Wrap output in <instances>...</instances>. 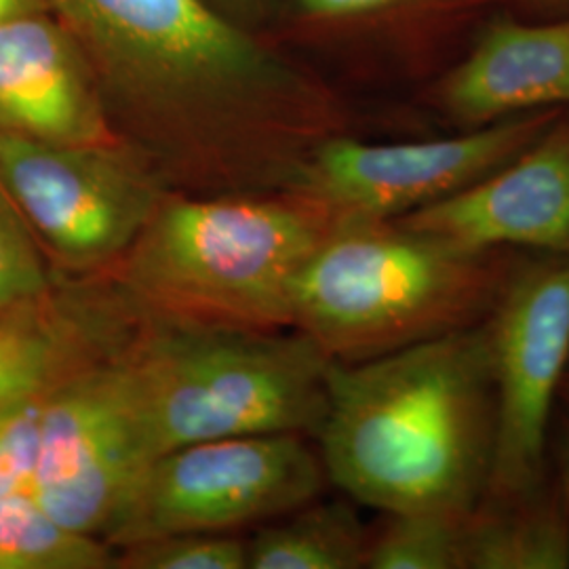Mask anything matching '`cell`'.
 <instances>
[{"label":"cell","mask_w":569,"mask_h":569,"mask_svg":"<svg viewBox=\"0 0 569 569\" xmlns=\"http://www.w3.org/2000/svg\"><path fill=\"white\" fill-rule=\"evenodd\" d=\"M496 420L483 321L359 363L331 361L315 439L327 479L363 507L470 512L488 489Z\"/></svg>","instance_id":"cell-1"},{"label":"cell","mask_w":569,"mask_h":569,"mask_svg":"<svg viewBox=\"0 0 569 569\" xmlns=\"http://www.w3.org/2000/svg\"><path fill=\"white\" fill-rule=\"evenodd\" d=\"M338 220L326 204L287 190L274 197L164 194L112 270L122 293L157 321L291 329L298 277Z\"/></svg>","instance_id":"cell-2"},{"label":"cell","mask_w":569,"mask_h":569,"mask_svg":"<svg viewBox=\"0 0 569 569\" xmlns=\"http://www.w3.org/2000/svg\"><path fill=\"white\" fill-rule=\"evenodd\" d=\"M526 251L340 218L293 289L291 329L359 363L483 323Z\"/></svg>","instance_id":"cell-3"},{"label":"cell","mask_w":569,"mask_h":569,"mask_svg":"<svg viewBox=\"0 0 569 569\" xmlns=\"http://www.w3.org/2000/svg\"><path fill=\"white\" fill-rule=\"evenodd\" d=\"M152 460L228 437H317L331 359L298 329L251 331L150 319L129 342Z\"/></svg>","instance_id":"cell-4"},{"label":"cell","mask_w":569,"mask_h":569,"mask_svg":"<svg viewBox=\"0 0 569 569\" xmlns=\"http://www.w3.org/2000/svg\"><path fill=\"white\" fill-rule=\"evenodd\" d=\"M56 2L124 108L176 138L241 127L249 117H262L264 106L284 114L264 98L326 124L323 114L281 102L283 96L298 100V93L281 84L260 49L207 0Z\"/></svg>","instance_id":"cell-5"},{"label":"cell","mask_w":569,"mask_h":569,"mask_svg":"<svg viewBox=\"0 0 569 569\" xmlns=\"http://www.w3.org/2000/svg\"><path fill=\"white\" fill-rule=\"evenodd\" d=\"M327 481L319 448L298 432L190 443L143 468L103 542L266 523L317 500Z\"/></svg>","instance_id":"cell-6"},{"label":"cell","mask_w":569,"mask_h":569,"mask_svg":"<svg viewBox=\"0 0 569 569\" xmlns=\"http://www.w3.org/2000/svg\"><path fill=\"white\" fill-rule=\"evenodd\" d=\"M131 336L47 392L30 489L61 526L102 540L152 462L129 361Z\"/></svg>","instance_id":"cell-7"},{"label":"cell","mask_w":569,"mask_h":569,"mask_svg":"<svg viewBox=\"0 0 569 569\" xmlns=\"http://www.w3.org/2000/svg\"><path fill=\"white\" fill-rule=\"evenodd\" d=\"M563 112L538 110L418 142L326 136L287 164L283 188L326 204L338 218L399 220L509 163Z\"/></svg>","instance_id":"cell-8"},{"label":"cell","mask_w":569,"mask_h":569,"mask_svg":"<svg viewBox=\"0 0 569 569\" xmlns=\"http://www.w3.org/2000/svg\"><path fill=\"white\" fill-rule=\"evenodd\" d=\"M486 327L498 420L483 496H517L550 472L555 401L569 371V258L526 251Z\"/></svg>","instance_id":"cell-9"},{"label":"cell","mask_w":569,"mask_h":569,"mask_svg":"<svg viewBox=\"0 0 569 569\" xmlns=\"http://www.w3.org/2000/svg\"><path fill=\"white\" fill-rule=\"evenodd\" d=\"M0 183L66 264L114 268L164 192L117 143H51L0 133Z\"/></svg>","instance_id":"cell-10"},{"label":"cell","mask_w":569,"mask_h":569,"mask_svg":"<svg viewBox=\"0 0 569 569\" xmlns=\"http://www.w3.org/2000/svg\"><path fill=\"white\" fill-rule=\"evenodd\" d=\"M399 220L462 243L569 258V110L483 180Z\"/></svg>","instance_id":"cell-11"},{"label":"cell","mask_w":569,"mask_h":569,"mask_svg":"<svg viewBox=\"0 0 569 569\" xmlns=\"http://www.w3.org/2000/svg\"><path fill=\"white\" fill-rule=\"evenodd\" d=\"M0 133L51 143L121 142L79 42L42 9L0 23Z\"/></svg>","instance_id":"cell-12"},{"label":"cell","mask_w":569,"mask_h":569,"mask_svg":"<svg viewBox=\"0 0 569 569\" xmlns=\"http://www.w3.org/2000/svg\"><path fill=\"white\" fill-rule=\"evenodd\" d=\"M432 106L460 131L538 110H569V18H500L432 89Z\"/></svg>","instance_id":"cell-13"},{"label":"cell","mask_w":569,"mask_h":569,"mask_svg":"<svg viewBox=\"0 0 569 569\" xmlns=\"http://www.w3.org/2000/svg\"><path fill=\"white\" fill-rule=\"evenodd\" d=\"M44 298V296H42ZM42 298L0 310V407L47 392L79 367L121 346L140 315L127 317L121 289L82 305L74 317L37 310Z\"/></svg>","instance_id":"cell-14"},{"label":"cell","mask_w":569,"mask_h":569,"mask_svg":"<svg viewBox=\"0 0 569 569\" xmlns=\"http://www.w3.org/2000/svg\"><path fill=\"white\" fill-rule=\"evenodd\" d=\"M467 569H569V512L549 477L517 496H483L468 512Z\"/></svg>","instance_id":"cell-15"},{"label":"cell","mask_w":569,"mask_h":569,"mask_svg":"<svg viewBox=\"0 0 569 569\" xmlns=\"http://www.w3.org/2000/svg\"><path fill=\"white\" fill-rule=\"evenodd\" d=\"M369 531L348 502L312 500L266 521L247 542V569H361Z\"/></svg>","instance_id":"cell-16"},{"label":"cell","mask_w":569,"mask_h":569,"mask_svg":"<svg viewBox=\"0 0 569 569\" xmlns=\"http://www.w3.org/2000/svg\"><path fill=\"white\" fill-rule=\"evenodd\" d=\"M108 568H117L112 547L61 526L32 491L0 498V569Z\"/></svg>","instance_id":"cell-17"},{"label":"cell","mask_w":569,"mask_h":569,"mask_svg":"<svg viewBox=\"0 0 569 569\" xmlns=\"http://www.w3.org/2000/svg\"><path fill=\"white\" fill-rule=\"evenodd\" d=\"M369 531V569H467L468 512L399 510Z\"/></svg>","instance_id":"cell-18"},{"label":"cell","mask_w":569,"mask_h":569,"mask_svg":"<svg viewBox=\"0 0 569 569\" xmlns=\"http://www.w3.org/2000/svg\"><path fill=\"white\" fill-rule=\"evenodd\" d=\"M117 568L247 569V542L230 531H188L119 547Z\"/></svg>","instance_id":"cell-19"},{"label":"cell","mask_w":569,"mask_h":569,"mask_svg":"<svg viewBox=\"0 0 569 569\" xmlns=\"http://www.w3.org/2000/svg\"><path fill=\"white\" fill-rule=\"evenodd\" d=\"M49 291V277L32 226L0 183V310L34 302Z\"/></svg>","instance_id":"cell-20"},{"label":"cell","mask_w":569,"mask_h":569,"mask_svg":"<svg viewBox=\"0 0 569 569\" xmlns=\"http://www.w3.org/2000/svg\"><path fill=\"white\" fill-rule=\"evenodd\" d=\"M47 392L0 407V498L32 489Z\"/></svg>","instance_id":"cell-21"},{"label":"cell","mask_w":569,"mask_h":569,"mask_svg":"<svg viewBox=\"0 0 569 569\" xmlns=\"http://www.w3.org/2000/svg\"><path fill=\"white\" fill-rule=\"evenodd\" d=\"M549 467L569 512V413H561L552 422L549 443Z\"/></svg>","instance_id":"cell-22"},{"label":"cell","mask_w":569,"mask_h":569,"mask_svg":"<svg viewBox=\"0 0 569 569\" xmlns=\"http://www.w3.org/2000/svg\"><path fill=\"white\" fill-rule=\"evenodd\" d=\"M306 13L315 18L326 20H342V18H355L371 11H380L392 7L401 0H298Z\"/></svg>","instance_id":"cell-23"},{"label":"cell","mask_w":569,"mask_h":569,"mask_svg":"<svg viewBox=\"0 0 569 569\" xmlns=\"http://www.w3.org/2000/svg\"><path fill=\"white\" fill-rule=\"evenodd\" d=\"M42 9L41 0H0V23Z\"/></svg>","instance_id":"cell-24"},{"label":"cell","mask_w":569,"mask_h":569,"mask_svg":"<svg viewBox=\"0 0 569 569\" xmlns=\"http://www.w3.org/2000/svg\"><path fill=\"white\" fill-rule=\"evenodd\" d=\"M559 399L566 403L569 413V371L568 376H566V382H563V387H561V392H559Z\"/></svg>","instance_id":"cell-25"},{"label":"cell","mask_w":569,"mask_h":569,"mask_svg":"<svg viewBox=\"0 0 569 569\" xmlns=\"http://www.w3.org/2000/svg\"><path fill=\"white\" fill-rule=\"evenodd\" d=\"M547 2H559V0H547Z\"/></svg>","instance_id":"cell-26"}]
</instances>
